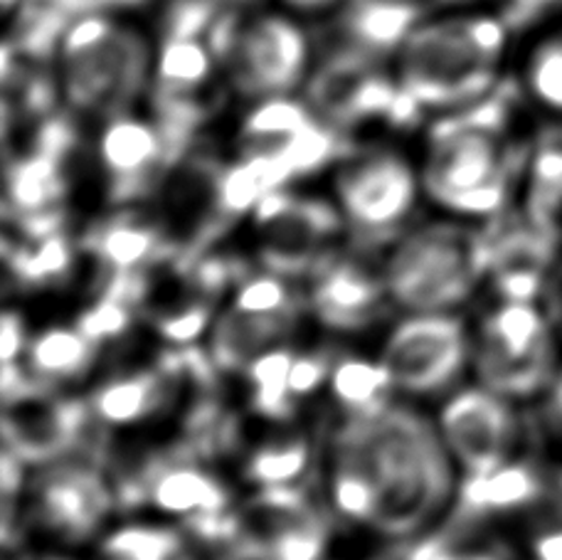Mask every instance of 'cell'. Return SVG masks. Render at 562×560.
Segmentation results:
<instances>
[{"instance_id": "cell-35", "label": "cell", "mask_w": 562, "mask_h": 560, "mask_svg": "<svg viewBox=\"0 0 562 560\" xmlns=\"http://www.w3.org/2000/svg\"><path fill=\"white\" fill-rule=\"evenodd\" d=\"M284 3L296 10V13H308V15H324L334 8L338 0H284Z\"/></svg>"}, {"instance_id": "cell-7", "label": "cell", "mask_w": 562, "mask_h": 560, "mask_svg": "<svg viewBox=\"0 0 562 560\" xmlns=\"http://www.w3.org/2000/svg\"><path fill=\"white\" fill-rule=\"evenodd\" d=\"M471 371L476 383L536 403L562 363V341L543 299H496L471 324Z\"/></svg>"}, {"instance_id": "cell-5", "label": "cell", "mask_w": 562, "mask_h": 560, "mask_svg": "<svg viewBox=\"0 0 562 560\" xmlns=\"http://www.w3.org/2000/svg\"><path fill=\"white\" fill-rule=\"evenodd\" d=\"M380 269L400 314L464 312L486 284L484 223L451 215L415 223L380 255Z\"/></svg>"}, {"instance_id": "cell-1", "label": "cell", "mask_w": 562, "mask_h": 560, "mask_svg": "<svg viewBox=\"0 0 562 560\" xmlns=\"http://www.w3.org/2000/svg\"><path fill=\"white\" fill-rule=\"evenodd\" d=\"M326 443L358 459L375 494L370 531L390 541H417L445 522L459 492V469L437 419L413 403H393L368 415H338Z\"/></svg>"}, {"instance_id": "cell-24", "label": "cell", "mask_w": 562, "mask_h": 560, "mask_svg": "<svg viewBox=\"0 0 562 560\" xmlns=\"http://www.w3.org/2000/svg\"><path fill=\"white\" fill-rule=\"evenodd\" d=\"M239 477L249 489H286L311 484L316 439L306 429H279L257 445L239 447Z\"/></svg>"}, {"instance_id": "cell-14", "label": "cell", "mask_w": 562, "mask_h": 560, "mask_svg": "<svg viewBox=\"0 0 562 560\" xmlns=\"http://www.w3.org/2000/svg\"><path fill=\"white\" fill-rule=\"evenodd\" d=\"M437 427L461 477L486 474L526 455L536 439L524 405L481 383L459 385L441 400Z\"/></svg>"}, {"instance_id": "cell-29", "label": "cell", "mask_w": 562, "mask_h": 560, "mask_svg": "<svg viewBox=\"0 0 562 560\" xmlns=\"http://www.w3.org/2000/svg\"><path fill=\"white\" fill-rule=\"evenodd\" d=\"M518 85L540 112L562 122V27L530 47Z\"/></svg>"}, {"instance_id": "cell-4", "label": "cell", "mask_w": 562, "mask_h": 560, "mask_svg": "<svg viewBox=\"0 0 562 560\" xmlns=\"http://www.w3.org/2000/svg\"><path fill=\"white\" fill-rule=\"evenodd\" d=\"M154 63L148 37L128 20L116 13L77 18L55 57L63 107L92 124L132 112L148 94Z\"/></svg>"}, {"instance_id": "cell-10", "label": "cell", "mask_w": 562, "mask_h": 560, "mask_svg": "<svg viewBox=\"0 0 562 560\" xmlns=\"http://www.w3.org/2000/svg\"><path fill=\"white\" fill-rule=\"evenodd\" d=\"M311 109L353 142L370 132H413L425 109L409 97L395 72L373 59L328 55L318 57L304 85Z\"/></svg>"}, {"instance_id": "cell-21", "label": "cell", "mask_w": 562, "mask_h": 560, "mask_svg": "<svg viewBox=\"0 0 562 560\" xmlns=\"http://www.w3.org/2000/svg\"><path fill=\"white\" fill-rule=\"evenodd\" d=\"M304 316L308 314H255L223 304L207 332L205 351L223 376H243L259 354L289 344Z\"/></svg>"}, {"instance_id": "cell-8", "label": "cell", "mask_w": 562, "mask_h": 560, "mask_svg": "<svg viewBox=\"0 0 562 560\" xmlns=\"http://www.w3.org/2000/svg\"><path fill=\"white\" fill-rule=\"evenodd\" d=\"M205 40L217 57L229 92L247 102L294 94L314 69L311 35L294 18L272 10H223Z\"/></svg>"}, {"instance_id": "cell-2", "label": "cell", "mask_w": 562, "mask_h": 560, "mask_svg": "<svg viewBox=\"0 0 562 560\" xmlns=\"http://www.w3.org/2000/svg\"><path fill=\"white\" fill-rule=\"evenodd\" d=\"M516 79L504 77L488 97L429 124L419 158L422 190L441 213L488 223L510 210L530 146L514 136Z\"/></svg>"}, {"instance_id": "cell-27", "label": "cell", "mask_w": 562, "mask_h": 560, "mask_svg": "<svg viewBox=\"0 0 562 560\" xmlns=\"http://www.w3.org/2000/svg\"><path fill=\"white\" fill-rule=\"evenodd\" d=\"M294 358L296 348L291 344H281L259 354L243 371L247 405L259 419H267L272 425H289L296 419L299 400L291 393Z\"/></svg>"}, {"instance_id": "cell-36", "label": "cell", "mask_w": 562, "mask_h": 560, "mask_svg": "<svg viewBox=\"0 0 562 560\" xmlns=\"http://www.w3.org/2000/svg\"><path fill=\"white\" fill-rule=\"evenodd\" d=\"M215 3L223 10H229V8H255L259 0H215Z\"/></svg>"}, {"instance_id": "cell-3", "label": "cell", "mask_w": 562, "mask_h": 560, "mask_svg": "<svg viewBox=\"0 0 562 560\" xmlns=\"http://www.w3.org/2000/svg\"><path fill=\"white\" fill-rule=\"evenodd\" d=\"M508 35L496 13L422 20L395 55V75L425 114L457 112L501 85Z\"/></svg>"}, {"instance_id": "cell-16", "label": "cell", "mask_w": 562, "mask_h": 560, "mask_svg": "<svg viewBox=\"0 0 562 560\" xmlns=\"http://www.w3.org/2000/svg\"><path fill=\"white\" fill-rule=\"evenodd\" d=\"M190 146L176 142L154 114H138L132 109L106 119L94 142V161L104 200L112 208L154 200L170 168Z\"/></svg>"}, {"instance_id": "cell-18", "label": "cell", "mask_w": 562, "mask_h": 560, "mask_svg": "<svg viewBox=\"0 0 562 560\" xmlns=\"http://www.w3.org/2000/svg\"><path fill=\"white\" fill-rule=\"evenodd\" d=\"M308 316L328 334L358 336L397 312L387 294L380 257L348 243L328 255L301 282Z\"/></svg>"}, {"instance_id": "cell-25", "label": "cell", "mask_w": 562, "mask_h": 560, "mask_svg": "<svg viewBox=\"0 0 562 560\" xmlns=\"http://www.w3.org/2000/svg\"><path fill=\"white\" fill-rule=\"evenodd\" d=\"M328 397L338 415L378 413L397 397L385 363L350 351H338L328 376Z\"/></svg>"}, {"instance_id": "cell-22", "label": "cell", "mask_w": 562, "mask_h": 560, "mask_svg": "<svg viewBox=\"0 0 562 560\" xmlns=\"http://www.w3.org/2000/svg\"><path fill=\"white\" fill-rule=\"evenodd\" d=\"M102 351L77 324H57L30 336L20 363L40 388L67 393L97 371Z\"/></svg>"}, {"instance_id": "cell-26", "label": "cell", "mask_w": 562, "mask_h": 560, "mask_svg": "<svg viewBox=\"0 0 562 560\" xmlns=\"http://www.w3.org/2000/svg\"><path fill=\"white\" fill-rule=\"evenodd\" d=\"M510 528L520 560H562V464L548 459L543 489Z\"/></svg>"}, {"instance_id": "cell-30", "label": "cell", "mask_w": 562, "mask_h": 560, "mask_svg": "<svg viewBox=\"0 0 562 560\" xmlns=\"http://www.w3.org/2000/svg\"><path fill=\"white\" fill-rule=\"evenodd\" d=\"M533 405V433L540 452L562 464V363Z\"/></svg>"}, {"instance_id": "cell-12", "label": "cell", "mask_w": 562, "mask_h": 560, "mask_svg": "<svg viewBox=\"0 0 562 560\" xmlns=\"http://www.w3.org/2000/svg\"><path fill=\"white\" fill-rule=\"evenodd\" d=\"M252 262L267 272L304 282L328 255L346 245V225L334 198L277 188L247 217Z\"/></svg>"}, {"instance_id": "cell-19", "label": "cell", "mask_w": 562, "mask_h": 560, "mask_svg": "<svg viewBox=\"0 0 562 560\" xmlns=\"http://www.w3.org/2000/svg\"><path fill=\"white\" fill-rule=\"evenodd\" d=\"M77 239L82 259L92 269L94 294L122 279L154 272L168 257L180 255L158 215L146 213L138 205L114 208L82 229Z\"/></svg>"}, {"instance_id": "cell-34", "label": "cell", "mask_w": 562, "mask_h": 560, "mask_svg": "<svg viewBox=\"0 0 562 560\" xmlns=\"http://www.w3.org/2000/svg\"><path fill=\"white\" fill-rule=\"evenodd\" d=\"M148 0H79V8H82V15L89 13H126V10H134L146 5Z\"/></svg>"}, {"instance_id": "cell-9", "label": "cell", "mask_w": 562, "mask_h": 560, "mask_svg": "<svg viewBox=\"0 0 562 560\" xmlns=\"http://www.w3.org/2000/svg\"><path fill=\"white\" fill-rule=\"evenodd\" d=\"M109 452L112 443L30 469L20 499L25 526L65 546L102 534L109 516L119 512Z\"/></svg>"}, {"instance_id": "cell-23", "label": "cell", "mask_w": 562, "mask_h": 560, "mask_svg": "<svg viewBox=\"0 0 562 560\" xmlns=\"http://www.w3.org/2000/svg\"><path fill=\"white\" fill-rule=\"evenodd\" d=\"M82 259L79 239L69 229L43 237H20L3 233V267L23 292H49L72 282Z\"/></svg>"}, {"instance_id": "cell-38", "label": "cell", "mask_w": 562, "mask_h": 560, "mask_svg": "<svg viewBox=\"0 0 562 560\" xmlns=\"http://www.w3.org/2000/svg\"><path fill=\"white\" fill-rule=\"evenodd\" d=\"M45 560H72V558H65V556H49Z\"/></svg>"}, {"instance_id": "cell-33", "label": "cell", "mask_w": 562, "mask_h": 560, "mask_svg": "<svg viewBox=\"0 0 562 560\" xmlns=\"http://www.w3.org/2000/svg\"><path fill=\"white\" fill-rule=\"evenodd\" d=\"M543 302L548 306L550 316H553L555 328H558V334H560V341H562V267L555 269L553 277H550Z\"/></svg>"}, {"instance_id": "cell-15", "label": "cell", "mask_w": 562, "mask_h": 560, "mask_svg": "<svg viewBox=\"0 0 562 560\" xmlns=\"http://www.w3.org/2000/svg\"><path fill=\"white\" fill-rule=\"evenodd\" d=\"M227 94L233 92L205 37H160L146 97L150 114L176 142L186 146L198 142Z\"/></svg>"}, {"instance_id": "cell-32", "label": "cell", "mask_w": 562, "mask_h": 560, "mask_svg": "<svg viewBox=\"0 0 562 560\" xmlns=\"http://www.w3.org/2000/svg\"><path fill=\"white\" fill-rule=\"evenodd\" d=\"M27 341L30 334L23 314L18 309H5L3 322H0V361H3V366L23 361Z\"/></svg>"}, {"instance_id": "cell-17", "label": "cell", "mask_w": 562, "mask_h": 560, "mask_svg": "<svg viewBox=\"0 0 562 560\" xmlns=\"http://www.w3.org/2000/svg\"><path fill=\"white\" fill-rule=\"evenodd\" d=\"M330 516L308 484L252 489L239 506V538L229 560H324Z\"/></svg>"}, {"instance_id": "cell-13", "label": "cell", "mask_w": 562, "mask_h": 560, "mask_svg": "<svg viewBox=\"0 0 562 560\" xmlns=\"http://www.w3.org/2000/svg\"><path fill=\"white\" fill-rule=\"evenodd\" d=\"M358 142L324 122L304 97H269L252 102L235 136L237 156L272 161L289 186L330 171Z\"/></svg>"}, {"instance_id": "cell-11", "label": "cell", "mask_w": 562, "mask_h": 560, "mask_svg": "<svg viewBox=\"0 0 562 560\" xmlns=\"http://www.w3.org/2000/svg\"><path fill=\"white\" fill-rule=\"evenodd\" d=\"M474 334L464 312L403 314L387 328L378 358L397 397L413 403L445 400L471 368Z\"/></svg>"}, {"instance_id": "cell-20", "label": "cell", "mask_w": 562, "mask_h": 560, "mask_svg": "<svg viewBox=\"0 0 562 560\" xmlns=\"http://www.w3.org/2000/svg\"><path fill=\"white\" fill-rule=\"evenodd\" d=\"M427 10L419 0H338L321 15L311 43L318 57L350 55L387 63Z\"/></svg>"}, {"instance_id": "cell-28", "label": "cell", "mask_w": 562, "mask_h": 560, "mask_svg": "<svg viewBox=\"0 0 562 560\" xmlns=\"http://www.w3.org/2000/svg\"><path fill=\"white\" fill-rule=\"evenodd\" d=\"M190 546L193 538L176 524H128L102 536L99 560H178Z\"/></svg>"}, {"instance_id": "cell-39", "label": "cell", "mask_w": 562, "mask_h": 560, "mask_svg": "<svg viewBox=\"0 0 562 560\" xmlns=\"http://www.w3.org/2000/svg\"><path fill=\"white\" fill-rule=\"evenodd\" d=\"M419 3H422V0H419Z\"/></svg>"}, {"instance_id": "cell-6", "label": "cell", "mask_w": 562, "mask_h": 560, "mask_svg": "<svg viewBox=\"0 0 562 560\" xmlns=\"http://www.w3.org/2000/svg\"><path fill=\"white\" fill-rule=\"evenodd\" d=\"M330 198L344 217L346 243L380 257L417 223L425 198L419 164L383 138L358 142L330 168Z\"/></svg>"}, {"instance_id": "cell-31", "label": "cell", "mask_w": 562, "mask_h": 560, "mask_svg": "<svg viewBox=\"0 0 562 560\" xmlns=\"http://www.w3.org/2000/svg\"><path fill=\"white\" fill-rule=\"evenodd\" d=\"M491 13L504 20L510 33H526L562 13V0H491Z\"/></svg>"}, {"instance_id": "cell-37", "label": "cell", "mask_w": 562, "mask_h": 560, "mask_svg": "<svg viewBox=\"0 0 562 560\" xmlns=\"http://www.w3.org/2000/svg\"><path fill=\"white\" fill-rule=\"evenodd\" d=\"M422 3L431 8V5H454V3H461V0H422Z\"/></svg>"}]
</instances>
